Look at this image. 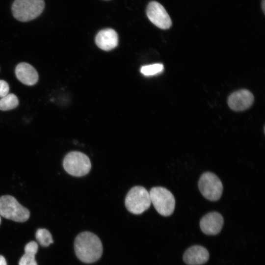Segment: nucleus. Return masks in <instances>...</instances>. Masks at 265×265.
I'll list each match as a JSON object with an SVG mask.
<instances>
[{
  "label": "nucleus",
  "mask_w": 265,
  "mask_h": 265,
  "mask_svg": "<svg viewBox=\"0 0 265 265\" xmlns=\"http://www.w3.org/2000/svg\"><path fill=\"white\" fill-rule=\"evenodd\" d=\"M74 249L78 258L85 263L98 261L103 253L102 243L97 236L90 232L79 234L74 241Z\"/></svg>",
  "instance_id": "nucleus-1"
},
{
  "label": "nucleus",
  "mask_w": 265,
  "mask_h": 265,
  "mask_svg": "<svg viewBox=\"0 0 265 265\" xmlns=\"http://www.w3.org/2000/svg\"><path fill=\"white\" fill-rule=\"evenodd\" d=\"M44 7V0H15L11 10L16 19L25 22L37 18L41 14Z\"/></svg>",
  "instance_id": "nucleus-2"
},
{
  "label": "nucleus",
  "mask_w": 265,
  "mask_h": 265,
  "mask_svg": "<svg viewBox=\"0 0 265 265\" xmlns=\"http://www.w3.org/2000/svg\"><path fill=\"white\" fill-rule=\"evenodd\" d=\"M0 215L15 222H24L29 218L30 212L15 197L6 195L0 197Z\"/></svg>",
  "instance_id": "nucleus-3"
},
{
  "label": "nucleus",
  "mask_w": 265,
  "mask_h": 265,
  "mask_svg": "<svg viewBox=\"0 0 265 265\" xmlns=\"http://www.w3.org/2000/svg\"><path fill=\"white\" fill-rule=\"evenodd\" d=\"M151 204L149 192L141 186L132 187L125 198L127 209L134 214H141L150 207Z\"/></svg>",
  "instance_id": "nucleus-4"
},
{
  "label": "nucleus",
  "mask_w": 265,
  "mask_h": 265,
  "mask_svg": "<svg viewBox=\"0 0 265 265\" xmlns=\"http://www.w3.org/2000/svg\"><path fill=\"white\" fill-rule=\"evenodd\" d=\"M149 194L151 203L159 214L167 216L173 212L175 199L169 190L163 187H153Z\"/></svg>",
  "instance_id": "nucleus-5"
},
{
  "label": "nucleus",
  "mask_w": 265,
  "mask_h": 265,
  "mask_svg": "<svg viewBox=\"0 0 265 265\" xmlns=\"http://www.w3.org/2000/svg\"><path fill=\"white\" fill-rule=\"evenodd\" d=\"M63 166L70 175L75 177H81L89 172L91 163L89 158L84 153L72 151L65 157Z\"/></svg>",
  "instance_id": "nucleus-6"
},
{
  "label": "nucleus",
  "mask_w": 265,
  "mask_h": 265,
  "mask_svg": "<svg viewBox=\"0 0 265 265\" xmlns=\"http://www.w3.org/2000/svg\"><path fill=\"white\" fill-rule=\"evenodd\" d=\"M198 187L202 195L212 201L219 200L222 194V182L212 172H207L201 176L198 181Z\"/></svg>",
  "instance_id": "nucleus-7"
},
{
  "label": "nucleus",
  "mask_w": 265,
  "mask_h": 265,
  "mask_svg": "<svg viewBox=\"0 0 265 265\" xmlns=\"http://www.w3.org/2000/svg\"><path fill=\"white\" fill-rule=\"evenodd\" d=\"M146 14L149 20L161 29H168L172 26L169 15L164 7L157 1H152L148 4Z\"/></svg>",
  "instance_id": "nucleus-8"
},
{
  "label": "nucleus",
  "mask_w": 265,
  "mask_h": 265,
  "mask_svg": "<svg viewBox=\"0 0 265 265\" xmlns=\"http://www.w3.org/2000/svg\"><path fill=\"white\" fill-rule=\"evenodd\" d=\"M254 96L251 92L242 89L231 94L228 99V104L235 111H242L249 108L253 104Z\"/></svg>",
  "instance_id": "nucleus-9"
},
{
  "label": "nucleus",
  "mask_w": 265,
  "mask_h": 265,
  "mask_svg": "<svg viewBox=\"0 0 265 265\" xmlns=\"http://www.w3.org/2000/svg\"><path fill=\"white\" fill-rule=\"evenodd\" d=\"M223 218L218 212H213L204 215L200 220L201 230L207 235H213L220 232L223 225Z\"/></svg>",
  "instance_id": "nucleus-10"
},
{
  "label": "nucleus",
  "mask_w": 265,
  "mask_h": 265,
  "mask_svg": "<svg viewBox=\"0 0 265 265\" xmlns=\"http://www.w3.org/2000/svg\"><path fill=\"white\" fill-rule=\"evenodd\" d=\"M15 73L18 80L26 85H33L38 80V74L36 69L26 62L19 63L15 68Z\"/></svg>",
  "instance_id": "nucleus-11"
},
{
  "label": "nucleus",
  "mask_w": 265,
  "mask_h": 265,
  "mask_svg": "<svg viewBox=\"0 0 265 265\" xmlns=\"http://www.w3.org/2000/svg\"><path fill=\"white\" fill-rule=\"evenodd\" d=\"M209 258L208 250L203 246H193L185 253L183 260L189 265H200L206 263Z\"/></svg>",
  "instance_id": "nucleus-12"
},
{
  "label": "nucleus",
  "mask_w": 265,
  "mask_h": 265,
  "mask_svg": "<svg viewBox=\"0 0 265 265\" xmlns=\"http://www.w3.org/2000/svg\"><path fill=\"white\" fill-rule=\"evenodd\" d=\"M118 42L116 32L111 28L104 29L100 31L95 38L97 46L104 51H109L115 48Z\"/></svg>",
  "instance_id": "nucleus-13"
},
{
  "label": "nucleus",
  "mask_w": 265,
  "mask_h": 265,
  "mask_svg": "<svg viewBox=\"0 0 265 265\" xmlns=\"http://www.w3.org/2000/svg\"><path fill=\"white\" fill-rule=\"evenodd\" d=\"M38 245L34 241L27 243L25 247V254L19 262V265H37L35 256L37 252Z\"/></svg>",
  "instance_id": "nucleus-14"
},
{
  "label": "nucleus",
  "mask_w": 265,
  "mask_h": 265,
  "mask_svg": "<svg viewBox=\"0 0 265 265\" xmlns=\"http://www.w3.org/2000/svg\"><path fill=\"white\" fill-rule=\"evenodd\" d=\"M19 105L17 97L14 94H8L0 99V110L5 111L13 109Z\"/></svg>",
  "instance_id": "nucleus-15"
},
{
  "label": "nucleus",
  "mask_w": 265,
  "mask_h": 265,
  "mask_svg": "<svg viewBox=\"0 0 265 265\" xmlns=\"http://www.w3.org/2000/svg\"><path fill=\"white\" fill-rule=\"evenodd\" d=\"M36 239L43 247L49 246L53 242L51 233L46 229H39L35 234Z\"/></svg>",
  "instance_id": "nucleus-16"
},
{
  "label": "nucleus",
  "mask_w": 265,
  "mask_h": 265,
  "mask_svg": "<svg viewBox=\"0 0 265 265\" xmlns=\"http://www.w3.org/2000/svg\"><path fill=\"white\" fill-rule=\"evenodd\" d=\"M163 64L156 63L142 66L140 69L141 73L147 76L156 75L160 73L163 70Z\"/></svg>",
  "instance_id": "nucleus-17"
},
{
  "label": "nucleus",
  "mask_w": 265,
  "mask_h": 265,
  "mask_svg": "<svg viewBox=\"0 0 265 265\" xmlns=\"http://www.w3.org/2000/svg\"><path fill=\"white\" fill-rule=\"evenodd\" d=\"M9 86L4 80H0V97L2 98L8 94Z\"/></svg>",
  "instance_id": "nucleus-18"
},
{
  "label": "nucleus",
  "mask_w": 265,
  "mask_h": 265,
  "mask_svg": "<svg viewBox=\"0 0 265 265\" xmlns=\"http://www.w3.org/2000/svg\"><path fill=\"white\" fill-rule=\"evenodd\" d=\"M0 265H7L6 260L2 255H0Z\"/></svg>",
  "instance_id": "nucleus-19"
},
{
  "label": "nucleus",
  "mask_w": 265,
  "mask_h": 265,
  "mask_svg": "<svg viewBox=\"0 0 265 265\" xmlns=\"http://www.w3.org/2000/svg\"><path fill=\"white\" fill-rule=\"evenodd\" d=\"M261 5H262L263 11L264 13H265V0H262Z\"/></svg>",
  "instance_id": "nucleus-20"
},
{
  "label": "nucleus",
  "mask_w": 265,
  "mask_h": 265,
  "mask_svg": "<svg viewBox=\"0 0 265 265\" xmlns=\"http://www.w3.org/2000/svg\"><path fill=\"white\" fill-rule=\"evenodd\" d=\"M0 223H1V217H0Z\"/></svg>",
  "instance_id": "nucleus-21"
}]
</instances>
